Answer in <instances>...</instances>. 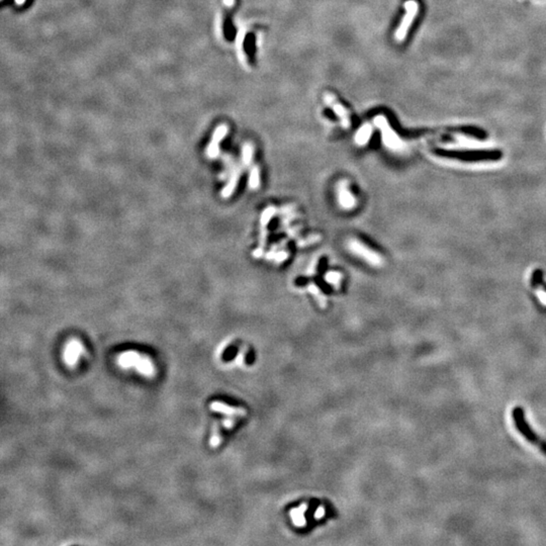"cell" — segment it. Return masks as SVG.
I'll return each mask as SVG.
<instances>
[{
  "instance_id": "17",
  "label": "cell",
  "mask_w": 546,
  "mask_h": 546,
  "mask_svg": "<svg viewBox=\"0 0 546 546\" xmlns=\"http://www.w3.org/2000/svg\"><path fill=\"white\" fill-rule=\"evenodd\" d=\"M248 185L249 187L256 190L261 185V178H260V168L258 166H253L250 169L249 178H248Z\"/></svg>"
},
{
  "instance_id": "12",
  "label": "cell",
  "mask_w": 546,
  "mask_h": 546,
  "mask_svg": "<svg viewBox=\"0 0 546 546\" xmlns=\"http://www.w3.org/2000/svg\"><path fill=\"white\" fill-rule=\"evenodd\" d=\"M241 171H242V168L241 166H233V168L229 171V180H228L227 184L225 185V187L223 188L222 190V196L224 198H229L233 193L234 191L236 190L237 186H238V183H239V180H240V176H241Z\"/></svg>"
},
{
  "instance_id": "9",
  "label": "cell",
  "mask_w": 546,
  "mask_h": 546,
  "mask_svg": "<svg viewBox=\"0 0 546 546\" xmlns=\"http://www.w3.org/2000/svg\"><path fill=\"white\" fill-rule=\"evenodd\" d=\"M324 100L326 104L329 105L332 108V110L335 112V115L338 117L342 127L345 129H349L351 127V120H350L348 109L342 103H340L338 99L335 97V95L332 93H329V92L325 93Z\"/></svg>"
},
{
  "instance_id": "6",
  "label": "cell",
  "mask_w": 546,
  "mask_h": 546,
  "mask_svg": "<svg viewBox=\"0 0 546 546\" xmlns=\"http://www.w3.org/2000/svg\"><path fill=\"white\" fill-rule=\"evenodd\" d=\"M405 8L407 12L404 15L401 25L399 26V29L395 34V38L398 42H403L406 39L410 27H411L413 20L418 13V2L416 0H408L405 3Z\"/></svg>"
},
{
  "instance_id": "5",
  "label": "cell",
  "mask_w": 546,
  "mask_h": 546,
  "mask_svg": "<svg viewBox=\"0 0 546 546\" xmlns=\"http://www.w3.org/2000/svg\"><path fill=\"white\" fill-rule=\"evenodd\" d=\"M85 353L86 350L82 342L78 339H70L64 346L62 358L67 366L75 367Z\"/></svg>"
},
{
  "instance_id": "14",
  "label": "cell",
  "mask_w": 546,
  "mask_h": 546,
  "mask_svg": "<svg viewBox=\"0 0 546 546\" xmlns=\"http://www.w3.org/2000/svg\"><path fill=\"white\" fill-rule=\"evenodd\" d=\"M307 289L308 291L313 295L314 299L317 301L318 305L320 306V308L322 309H326L327 308V298L326 295L322 292V290L318 288L315 283H310L308 286H307Z\"/></svg>"
},
{
  "instance_id": "1",
  "label": "cell",
  "mask_w": 546,
  "mask_h": 546,
  "mask_svg": "<svg viewBox=\"0 0 546 546\" xmlns=\"http://www.w3.org/2000/svg\"><path fill=\"white\" fill-rule=\"evenodd\" d=\"M117 364L123 369L134 370L145 377L151 378L156 374V365L154 360L147 354L127 350L117 356Z\"/></svg>"
},
{
  "instance_id": "8",
  "label": "cell",
  "mask_w": 546,
  "mask_h": 546,
  "mask_svg": "<svg viewBox=\"0 0 546 546\" xmlns=\"http://www.w3.org/2000/svg\"><path fill=\"white\" fill-rule=\"evenodd\" d=\"M275 208L273 207H269L267 208L261 215V218H260V236H259V245H258V248L255 250V251L253 252V255L254 257L256 258H259L263 255V250H264V247H265V244H266V241H267V236H268V231H267V227L269 225V222L271 221V219L274 217L275 215Z\"/></svg>"
},
{
  "instance_id": "4",
  "label": "cell",
  "mask_w": 546,
  "mask_h": 546,
  "mask_svg": "<svg viewBox=\"0 0 546 546\" xmlns=\"http://www.w3.org/2000/svg\"><path fill=\"white\" fill-rule=\"evenodd\" d=\"M373 122L374 125L381 131L382 142L386 147L394 151H398L403 148V141L383 116L375 117Z\"/></svg>"
},
{
  "instance_id": "11",
  "label": "cell",
  "mask_w": 546,
  "mask_h": 546,
  "mask_svg": "<svg viewBox=\"0 0 546 546\" xmlns=\"http://www.w3.org/2000/svg\"><path fill=\"white\" fill-rule=\"evenodd\" d=\"M210 408H211L212 411L223 414L224 416H234V417H238V418L242 419L247 415L246 409H244L242 407H239V408L232 407V406H229L228 404H225V403L220 402V401L213 402L210 405Z\"/></svg>"
},
{
  "instance_id": "16",
  "label": "cell",
  "mask_w": 546,
  "mask_h": 546,
  "mask_svg": "<svg viewBox=\"0 0 546 546\" xmlns=\"http://www.w3.org/2000/svg\"><path fill=\"white\" fill-rule=\"evenodd\" d=\"M254 146L252 143H246L242 148V163L245 167H249L253 162Z\"/></svg>"
},
{
  "instance_id": "23",
  "label": "cell",
  "mask_w": 546,
  "mask_h": 546,
  "mask_svg": "<svg viewBox=\"0 0 546 546\" xmlns=\"http://www.w3.org/2000/svg\"><path fill=\"white\" fill-rule=\"evenodd\" d=\"M537 294H538V298L540 299V301H541L544 305H546V292H544V291H538Z\"/></svg>"
},
{
  "instance_id": "22",
  "label": "cell",
  "mask_w": 546,
  "mask_h": 546,
  "mask_svg": "<svg viewBox=\"0 0 546 546\" xmlns=\"http://www.w3.org/2000/svg\"><path fill=\"white\" fill-rule=\"evenodd\" d=\"M316 269H317V261H316V262H313V264L311 265V267L309 268V270H308V272H307V274H308V275H313V274H315Z\"/></svg>"
},
{
  "instance_id": "25",
  "label": "cell",
  "mask_w": 546,
  "mask_h": 546,
  "mask_svg": "<svg viewBox=\"0 0 546 546\" xmlns=\"http://www.w3.org/2000/svg\"><path fill=\"white\" fill-rule=\"evenodd\" d=\"M15 2H16V4L21 5V4H24L26 2V0H15Z\"/></svg>"
},
{
  "instance_id": "2",
  "label": "cell",
  "mask_w": 546,
  "mask_h": 546,
  "mask_svg": "<svg viewBox=\"0 0 546 546\" xmlns=\"http://www.w3.org/2000/svg\"><path fill=\"white\" fill-rule=\"evenodd\" d=\"M513 419L516 425V428L519 430L520 433L524 436L530 443L536 445L544 454H546V441L541 439L538 435H536L535 432L530 428L529 424L525 420L524 412L521 407H516L513 410Z\"/></svg>"
},
{
  "instance_id": "19",
  "label": "cell",
  "mask_w": 546,
  "mask_h": 546,
  "mask_svg": "<svg viewBox=\"0 0 546 546\" xmlns=\"http://www.w3.org/2000/svg\"><path fill=\"white\" fill-rule=\"evenodd\" d=\"M307 509V505H303L302 507H300L299 509H295L298 511V515H295L294 513H290V517L292 518L293 520V523L294 525L297 526H304L305 525V518H304V511Z\"/></svg>"
},
{
  "instance_id": "3",
  "label": "cell",
  "mask_w": 546,
  "mask_h": 546,
  "mask_svg": "<svg viewBox=\"0 0 546 546\" xmlns=\"http://www.w3.org/2000/svg\"><path fill=\"white\" fill-rule=\"evenodd\" d=\"M346 246L352 254L367 262L369 265L373 267H380L383 265V258L381 257V255L358 239H349L346 243Z\"/></svg>"
},
{
  "instance_id": "24",
  "label": "cell",
  "mask_w": 546,
  "mask_h": 546,
  "mask_svg": "<svg viewBox=\"0 0 546 546\" xmlns=\"http://www.w3.org/2000/svg\"><path fill=\"white\" fill-rule=\"evenodd\" d=\"M223 2L227 7H232L235 4V0H223Z\"/></svg>"
},
{
  "instance_id": "10",
  "label": "cell",
  "mask_w": 546,
  "mask_h": 546,
  "mask_svg": "<svg viewBox=\"0 0 546 546\" xmlns=\"http://www.w3.org/2000/svg\"><path fill=\"white\" fill-rule=\"evenodd\" d=\"M229 132V128L226 125L218 127L213 135V139L207 148V156L210 159H216L220 155V144L222 140Z\"/></svg>"
},
{
  "instance_id": "20",
  "label": "cell",
  "mask_w": 546,
  "mask_h": 546,
  "mask_svg": "<svg viewBox=\"0 0 546 546\" xmlns=\"http://www.w3.org/2000/svg\"><path fill=\"white\" fill-rule=\"evenodd\" d=\"M266 258L269 259V260H272L274 261L276 263H280V262H283L285 261L287 258H288V252L284 251V250H282V251H279V252H270L266 255Z\"/></svg>"
},
{
  "instance_id": "15",
  "label": "cell",
  "mask_w": 546,
  "mask_h": 546,
  "mask_svg": "<svg viewBox=\"0 0 546 546\" xmlns=\"http://www.w3.org/2000/svg\"><path fill=\"white\" fill-rule=\"evenodd\" d=\"M325 281L330 284L331 286H333L335 289H340L341 288V284H342V280H343V274L339 271H328L325 276Z\"/></svg>"
},
{
  "instance_id": "7",
  "label": "cell",
  "mask_w": 546,
  "mask_h": 546,
  "mask_svg": "<svg viewBox=\"0 0 546 546\" xmlns=\"http://www.w3.org/2000/svg\"><path fill=\"white\" fill-rule=\"evenodd\" d=\"M336 192H337V200L341 209H343L345 211H351L355 209L357 200L354 194L350 190L348 180L346 179L340 180L336 186Z\"/></svg>"
},
{
  "instance_id": "13",
  "label": "cell",
  "mask_w": 546,
  "mask_h": 546,
  "mask_svg": "<svg viewBox=\"0 0 546 546\" xmlns=\"http://www.w3.org/2000/svg\"><path fill=\"white\" fill-rule=\"evenodd\" d=\"M372 126L370 124L363 125L356 133L354 136V141L358 146H365L368 144L372 136Z\"/></svg>"
},
{
  "instance_id": "21",
  "label": "cell",
  "mask_w": 546,
  "mask_h": 546,
  "mask_svg": "<svg viewBox=\"0 0 546 546\" xmlns=\"http://www.w3.org/2000/svg\"><path fill=\"white\" fill-rule=\"evenodd\" d=\"M324 515H325V508H324V507H318V511H317L316 514H315V517H316L317 519H321Z\"/></svg>"
},
{
  "instance_id": "18",
  "label": "cell",
  "mask_w": 546,
  "mask_h": 546,
  "mask_svg": "<svg viewBox=\"0 0 546 546\" xmlns=\"http://www.w3.org/2000/svg\"><path fill=\"white\" fill-rule=\"evenodd\" d=\"M244 39H245V31L244 30H240V32L238 33L237 35V39H236V47H237V52H238V57L241 61V63L245 66V67H248V64H247V57H246V54L244 52Z\"/></svg>"
}]
</instances>
